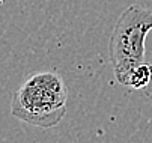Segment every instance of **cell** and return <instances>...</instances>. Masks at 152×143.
<instances>
[{
    "mask_svg": "<svg viewBox=\"0 0 152 143\" xmlns=\"http://www.w3.org/2000/svg\"><path fill=\"white\" fill-rule=\"evenodd\" d=\"M152 30V11L142 5L128 6L118 18L110 36V62L115 77L128 86L133 71L146 62V36Z\"/></svg>",
    "mask_w": 152,
    "mask_h": 143,
    "instance_id": "cell-1",
    "label": "cell"
},
{
    "mask_svg": "<svg viewBox=\"0 0 152 143\" xmlns=\"http://www.w3.org/2000/svg\"><path fill=\"white\" fill-rule=\"evenodd\" d=\"M68 93L56 92L32 77L12 96V116L41 128L56 127L66 113Z\"/></svg>",
    "mask_w": 152,
    "mask_h": 143,
    "instance_id": "cell-2",
    "label": "cell"
},
{
    "mask_svg": "<svg viewBox=\"0 0 152 143\" xmlns=\"http://www.w3.org/2000/svg\"><path fill=\"white\" fill-rule=\"evenodd\" d=\"M151 78H152V63L145 62L133 71L131 77H129L128 86L133 89H143L149 85Z\"/></svg>",
    "mask_w": 152,
    "mask_h": 143,
    "instance_id": "cell-3",
    "label": "cell"
}]
</instances>
